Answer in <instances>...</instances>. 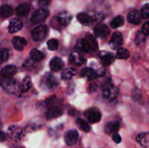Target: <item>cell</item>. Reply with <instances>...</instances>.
Returning <instances> with one entry per match:
<instances>
[{"label":"cell","instance_id":"cell-1","mask_svg":"<svg viewBox=\"0 0 149 148\" xmlns=\"http://www.w3.org/2000/svg\"><path fill=\"white\" fill-rule=\"evenodd\" d=\"M0 84L3 89L10 94H15L19 89V84L15 79L11 78H4L0 80Z\"/></svg>","mask_w":149,"mask_h":148},{"label":"cell","instance_id":"cell-2","mask_svg":"<svg viewBox=\"0 0 149 148\" xmlns=\"http://www.w3.org/2000/svg\"><path fill=\"white\" fill-rule=\"evenodd\" d=\"M58 81L53 75L47 73L42 78L41 81V86L45 89L52 90L58 85Z\"/></svg>","mask_w":149,"mask_h":148},{"label":"cell","instance_id":"cell-3","mask_svg":"<svg viewBox=\"0 0 149 148\" xmlns=\"http://www.w3.org/2000/svg\"><path fill=\"white\" fill-rule=\"evenodd\" d=\"M49 16V11L46 9L41 8L36 10L31 17V22L33 24H40L44 23Z\"/></svg>","mask_w":149,"mask_h":148},{"label":"cell","instance_id":"cell-4","mask_svg":"<svg viewBox=\"0 0 149 148\" xmlns=\"http://www.w3.org/2000/svg\"><path fill=\"white\" fill-rule=\"evenodd\" d=\"M119 90L112 84H107L103 88V95L106 99L109 100H113L116 98Z\"/></svg>","mask_w":149,"mask_h":148},{"label":"cell","instance_id":"cell-5","mask_svg":"<svg viewBox=\"0 0 149 148\" xmlns=\"http://www.w3.org/2000/svg\"><path fill=\"white\" fill-rule=\"evenodd\" d=\"M47 33V28L45 26H39L35 28L31 32L32 39L35 41H42L46 36Z\"/></svg>","mask_w":149,"mask_h":148},{"label":"cell","instance_id":"cell-6","mask_svg":"<svg viewBox=\"0 0 149 148\" xmlns=\"http://www.w3.org/2000/svg\"><path fill=\"white\" fill-rule=\"evenodd\" d=\"M8 135L12 139L18 142L23 139L24 136V130L18 126H11L8 129Z\"/></svg>","mask_w":149,"mask_h":148},{"label":"cell","instance_id":"cell-7","mask_svg":"<svg viewBox=\"0 0 149 148\" xmlns=\"http://www.w3.org/2000/svg\"><path fill=\"white\" fill-rule=\"evenodd\" d=\"M87 120L91 123H97L101 119V113L97 108H90L85 112Z\"/></svg>","mask_w":149,"mask_h":148},{"label":"cell","instance_id":"cell-8","mask_svg":"<svg viewBox=\"0 0 149 148\" xmlns=\"http://www.w3.org/2000/svg\"><path fill=\"white\" fill-rule=\"evenodd\" d=\"M79 139V133L77 130H70L65 132L64 140L68 146H74L77 144Z\"/></svg>","mask_w":149,"mask_h":148},{"label":"cell","instance_id":"cell-9","mask_svg":"<svg viewBox=\"0 0 149 148\" xmlns=\"http://www.w3.org/2000/svg\"><path fill=\"white\" fill-rule=\"evenodd\" d=\"M123 44V37L120 32H115L111 38L109 45L112 49H119Z\"/></svg>","mask_w":149,"mask_h":148},{"label":"cell","instance_id":"cell-10","mask_svg":"<svg viewBox=\"0 0 149 148\" xmlns=\"http://www.w3.org/2000/svg\"><path fill=\"white\" fill-rule=\"evenodd\" d=\"M94 33L96 36L103 39V38H106L109 36L110 30L106 25L100 24L94 28Z\"/></svg>","mask_w":149,"mask_h":148},{"label":"cell","instance_id":"cell-11","mask_svg":"<svg viewBox=\"0 0 149 148\" xmlns=\"http://www.w3.org/2000/svg\"><path fill=\"white\" fill-rule=\"evenodd\" d=\"M23 27V23L19 18L15 17L10 20L9 23L8 30L10 33H14L19 31Z\"/></svg>","mask_w":149,"mask_h":148},{"label":"cell","instance_id":"cell-12","mask_svg":"<svg viewBox=\"0 0 149 148\" xmlns=\"http://www.w3.org/2000/svg\"><path fill=\"white\" fill-rule=\"evenodd\" d=\"M80 75L81 77L86 78L87 80H93L95 79L97 76H98V74L96 72L95 70H93V68H84L80 72Z\"/></svg>","mask_w":149,"mask_h":148},{"label":"cell","instance_id":"cell-13","mask_svg":"<svg viewBox=\"0 0 149 148\" xmlns=\"http://www.w3.org/2000/svg\"><path fill=\"white\" fill-rule=\"evenodd\" d=\"M141 20H142V16H141V12H139L138 10H132V11L130 12L127 15L128 22L132 24H139L141 23Z\"/></svg>","mask_w":149,"mask_h":148},{"label":"cell","instance_id":"cell-14","mask_svg":"<svg viewBox=\"0 0 149 148\" xmlns=\"http://www.w3.org/2000/svg\"><path fill=\"white\" fill-rule=\"evenodd\" d=\"M17 72V67L15 65H7L2 68L1 74L4 78H11Z\"/></svg>","mask_w":149,"mask_h":148},{"label":"cell","instance_id":"cell-15","mask_svg":"<svg viewBox=\"0 0 149 148\" xmlns=\"http://www.w3.org/2000/svg\"><path fill=\"white\" fill-rule=\"evenodd\" d=\"M63 109L61 107H51L46 113V117L47 119H53L62 115Z\"/></svg>","mask_w":149,"mask_h":148},{"label":"cell","instance_id":"cell-16","mask_svg":"<svg viewBox=\"0 0 149 148\" xmlns=\"http://www.w3.org/2000/svg\"><path fill=\"white\" fill-rule=\"evenodd\" d=\"M49 67H50L51 71L57 72V71H61L63 68L64 62L62 60V59H61L60 57H53L50 60Z\"/></svg>","mask_w":149,"mask_h":148},{"label":"cell","instance_id":"cell-17","mask_svg":"<svg viewBox=\"0 0 149 148\" xmlns=\"http://www.w3.org/2000/svg\"><path fill=\"white\" fill-rule=\"evenodd\" d=\"M12 42H13L15 49L18 51H22L24 49L25 46L27 45L26 39L25 38L20 37V36H15V37H13Z\"/></svg>","mask_w":149,"mask_h":148},{"label":"cell","instance_id":"cell-18","mask_svg":"<svg viewBox=\"0 0 149 148\" xmlns=\"http://www.w3.org/2000/svg\"><path fill=\"white\" fill-rule=\"evenodd\" d=\"M99 57H100L103 65H105V66H108V65H111L114 60V56H113V54L106 52H100L99 54Z\"/></svg>","mask_w":149,"mask_h":148},{"label":"cell","instance_id":"cell-19","mask_svg":"<svg viewBox=\"0 0 149 148\" xmlns=\"http://www.w3.org/2000/svg\"><path fill=\"white\" fill-rule=\"evenodd\" d=\"M136 141L143 147H149V132L141 133L137 136Z\"/></svg>","mask_w":149,"mask_h":148},{"label":"cell","instance_id":"cell-20","mask_svg":"<svg viewBox=\"0 0 149 148\" xmlns=\"http://www.w3.org/2000/svg\"><path fill=\"white\" fill-rule=\"evenodd\" d=\"M16 14L20 17H26L30 12V7L27 3L20 4L16 7Z\"/></svg>","mask_w":149,"mask_h":148},{"label":"cell","instance_id":"cell-21","mask_svg":"<svg viewBox=\"0 0 149 148\" xmlns=\"http://www.w3.org/2000/svg\"><path fill=\"white\" fill-rule=\"evenodd\" d=\"M72 20V15L70 13L64 12L61 13L58 17V20L60 24L63 26H68L70 22Z\"/></svg>","mask_w":149,"mask_h":148},{"label":"cell","instance_id":"cell-22","mask_svg":"<svg viewBox=\"0 0 149 148\" xmlns=\"http://www.w3.org/2000/svg\"><path fill=\"white\" fill-rule=\"evenodd\" d=\"M13 14V9L8 4H3L0 7V17L7 18Z\"/></svg>","mask_w":149,"mask_h":148},{"label":"cell","instance_id":"cell-23","mask_svg":"<svg viewBox=\"0 0 149 148\" xmlns=\"http://www.w3.org/2000/svg\"><path fill=\"white\" fill-rule=\"evenodd\" d=\"M76 49L80 52H89L90 51H91L88 41L86 39H83L79 41L76 46Z\"/></svg>","mask_w":149,"mask_h":148},{"label":"cell","instance_id":"cell-24","mask_svg":"<svg viewBox=\"0 0 149 148\" xmlns=\"http://www.w3.org/2000/svg\"><path fill=\"white\" fill-rule=\"evenodd\" d=\"M119 126H120V124L118 121L113 120V121L109 122L105 127V131L106 133H115L119 131Z\"/></svg>","mask_w":149,"mask_h":148},{"label":"cell","instance_id":"cell-25","mask_svg":"<svg viewBox=\"0 0 149 148\" xmlns=\"http://www.w3.org/2000/svg\"><path fill=\"white\" fill-rule=\"evenodd\" d=\"M69 61L71 63L74 64L75 65H81L84 63L85 59L82 56L79 55L78 53L74 52V53H72L70 55Z\"/></svg>","mask_w":149,"mask_h":148},{"label":"cell","instance_id":"cell-26","mask_svg":"<svg viewBox=\"0 0 149 148\" xmlns=\"http://www.w3.org/2000/svg\"><path fill=\"white\" fill-rule=\"evenodd\" d=\"M77 18L79 22L83 25H90L92 23V18L89 15L84 12H80L77 15Z\"/></svg>","mask_w":149,"mask_h":148},{"label":"cell","instance_id":"cell-27","mask_svg":"<svg viewBox=\"0 0 149 148\" xmlns=\"http://www.w3.org/2000/svg\"><path fill=\"white\" fill-rule=\"evenodd\" d=\"M76 123H77V126H78L81 130H82L83 131L88 132L90 131V125H89L88 122H87V120H84V119L79 118L77 119Z\"/></svg>","mask_w":149,"mask_h":148},{"label":"cell","instance_id":"cell-28","mask_svg":"<svg viewBox=\"0 0 149 148\" xmlns=\"http://www.w3.org/2000/svg\"><path fill=\"white\" fill-rule=\"evenodd\" d=\"M30 55L31 57V59L33 61H36V62H41L45 58L44 54L36 49H31V51L30 52Z\"/></svg>","mask_w":149,"mask_h":148},{"label":"cell","instance_id":"cell-29","mask_svg":"<svg viewBox=\"0 0 149 148\" xmlns=\"http://www.w3.org/2000/svg\"><path fill=\"white\" fill-rule=\"evenodd\" d=\"M124 23H125V19H124V17L121 15L116 16L111 22V27L114 29L123 26Z\"/></svg>","mask_w":149,"mask_h":148},{"label":"cell","instance_id":"cell-30","mask_svg":"<svg viewBox=\"0 0 149 148\" xmlns=\"http://www.w3.org/2000/svg\"><path fill=\"white\" fill-rule=\"evenodd\" d=\"M75 74L76 71L74 68H66L63 71L62 74H61V78L63 80H68L72 78L74 75H75Z\"/></svg>","mask_w":149,"mask_h":148},{"label":"cell","instance_id":"cell-31","mask_svg":"<svg viewBox=\"0 0 149 148\" xmlns=\"http://www.w3.org/2000/svg\"><path fill=\"white\" fill-rule=\"evenodd\" d=\"M32 83H31V79L30 77H26V78L23 79V82H22L21 85V91L23 93L27 92L31 88Z\"/></svg>","mask_w":149,"mask_h":148},{"label":"cell","instance_id":"cell-32","mask_svg":"<svg viewBox=\"0 0 149 148\" xmlns=\"http://www.w3.org/2000/svg\"><path fill=\"white\" fill-rule=\"evenodd\" d=\"M130 52L125 48H119L116 53V58L118 59H126L129 58L130 57Z\"/></svg>","mask_w":149,"mask_h":148},{"label":"cell","instance_id":"cell-33","mask_svg":"<svg viewBox=\"0 0 149 148\" xmlns=\"http://www.w3.org/2000/svg\"><path fill=\"white\" fill-rule=\"evenodd\" d=\"M146 41V36L143 33L142 31H140L137 33L135 39V42L137 45H141L145 43Z\"/></svg>","mask_w":149,"mask_h":148},{"label":"cell","instance_id":"cell-34","mask_svg":"<svg viewBox=\"0 0 149 148\" xmlns=\"http://www.w3.org/2000/svg\"><path fill=\"white\" fill-rule=\"evenodd\" d=\"M85 39H87V41H88L89 45H90V50L95 51L96 49H97V41H96L95 39L93 36H90V35L87 36Z\"/></svg>","mask_w":149,"mask_h":148},{"label":"cell","instance_id":"cell-35","mask_svg":"<svg viewBox=\"0 0 149 148\" xmlns=\"http://www.w3.org/2000/svg\"><path fill=\"white\" fill-rule=\"evenodd\" d=\"M9 56H10V53H9L8 49L5 48L0 49V64L8 60Z\"/></svg>","mask_w":149,"mask_h":148},{"label":"cell","instance_id":"cell-36","mask_svg":"<svg viewBox=\"0 0 149 148\" xmlns=\"http://www.w3.org/2000/svg\"><path fill=\"white\" fill-rule=\"evenodd\" d=\"M47 48L49 50L55 51L58 48V40H56L55 39H50V40H49L47 41Z\"/></svg>","mask_w":149,"mask_h":148},{"label":"cell","instance_id":"cell-37","mask_svg":"<svg viewBox=\"0 0 149 148\" xmlns=\"http://www.w3.org/2000/svg\"><path fill=\"white\" fill-rule=\"evenodd\" d=\"M141 15L142 16V17H143V18H149V4H144L143 7L141 9Z\"/></svg>","mask_w":149,"mask_h":148},{"label":"cell","instance_id":"cell-38","mask_svg":"<svg viewBox=\"0 0 149 148\" xmlns=\"http://www.w3.org/2000/svg\"><path fill=\"white\" fill-rule=\"evenodd\" d=\"M142 32L146 36H149V22H146L142 27Z\"/></svg>","mask_w":149,"mask_h":148},{"label":"cell","instance_id":"cell-39","mask_svg":"<svg viewBox=\"0 0 149 148\" xmlns=\"http://www.w3.org/2000/svg\"><path fill=\"white\" fill-rule=\"evenodd\" d=\"M51 0H39V4L42 8L45 9V7H48V5L50 3Z\"/></svg>","mask_w":149,"mask_h":148},{"label":"cell","instance_id":"cell-40","mask_svg":"<svg viewBox=\"0 0 149 148\" xmlns=\"http://www.w3.org/2000/svg\"><path fill=\"white\" fill-rule=\"evenodd\" d=\"M112 139H113V141L116 144H119L121 142H122V138H121L120 135L117 133H113V136H112Z\"/></svg>","mask_w":149,"mask_h":148},{"label":"cell","instance_id":"cell-41","mask_svg":"<svg viewBox=\"0 0 149 148\" xmlns=\"http://www.w3.org/2000/svg\"><path fill=\"white\" fill-rule=\"evenodd\" d=\"M55 101V96H52V97H49L48 100H47L46 101V105L47 107H50L53 104V103Z\"/></svg>","mask_w":149,"mask_h":148},{"label":"cell","instance_id":"cell-42","mask_svg":"<svg viewBox=\"0 0 149 148\" xmlns=\"http://www.w3.org/2000/svg\"><path fill=\"white\" fill-rule=\"evenodd\" d=\"M6 140V134L4 132L0 131V142H3Z\"/></svg>","mask_w":149,"mask_h":148},{"label":"cell","instance_id":"cell-43","mask_svg":"<svg viewBox=\"0 0 149 148\" xmlns=\"http://www.w3.org/2000/svg\"><path fill=\"white\" fill-rule=\"evenodd\" d=\"M117 1H119V0H117Z\"/></svg>","mask_w":149,"mask_h":148}]
</instances>
